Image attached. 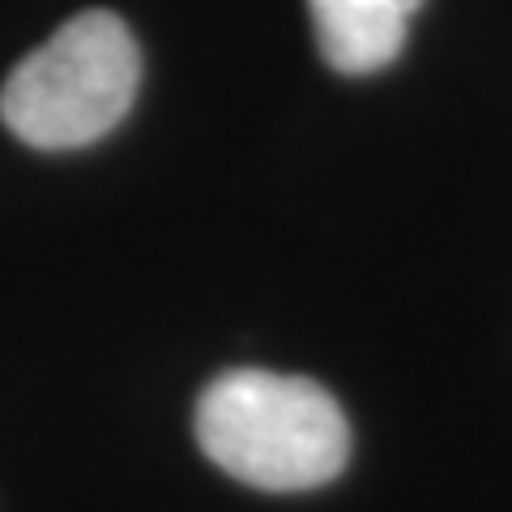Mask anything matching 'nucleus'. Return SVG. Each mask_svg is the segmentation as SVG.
I'll return each instance as SVG.
<instances>
[{
	"mask_svg": "<svg viewBox=\"0 0 512 512\" xmlns=\"http://www.w3.org/2000/svg\"><path fill=\"white\" fill-rule=\"evenodd\" d=\"M197 444L218 470L261 491H308L350 461V423L329 389L265 367H235L205 384Z\"/></svg>",
	"mask_w": 512,
	"mask_h": 512,
	"instance_id": "nucleus-1",
	"label": "nucleus"
},
{
	"mask_svg": "<svg viewBox=\"0 0 512 512\" xmlns=\"http://www.w3.org/2000/svg\"><path fill=\"white\" fill-rule=\"evenodd\" d=\"M141 86L137 39L116 13L90 9L35 47L0 90V120L35 150H82L107 137Z\"/></svg>",
	"mask_w": 512,
	"mask_h": 512,
	"instance_id": "nucleus-2",
	"label": "nucleus"
},
{
	"mask_svg": "<svg viewBox=\"0 0 512 512\" xmlns=\"http://www.w3.org/2000/svg\"><path fill=\"white\" fill-rule=\"evenodd\" d=\"M316 43L338 73H376L406 47L410 18L423 0H308Z\"/></svg>",
	"mask_w": 512,
	"mask_h": 512,
	"instance_id": "nucleus-3",
	"label": "nucleus"
}]
</instances>
